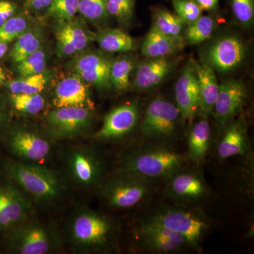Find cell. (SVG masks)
Masks as SVG:
<instances>
[{"instance_id": "cell-1", "label": "cell", "mask_w": 254, "mask_h": 254, "mask_svg": "<svg viewBox=\"0 0 254 254\" xmlns=\"http://www.w3.org/2000/svg\"><path fill=\"white\" fill-rule=\"evenodd\" d=\"M116 222L104 214L84 208L73 217L68 228V238L80 253L109 250L116 240Z\"/></svg>"}, {"instance_id": "cell-2", "label": "cell", "mask_w": 254, "mask_h": 254, "mask_svg": "<svg viewBox=\"0 0 254 254\" xmlns=\"http://www.w3.org/2000/svg\"><path fill=\"white\" fill-rule=\"evenodd\" d=\"M5 168L14 184L39 203H53L63 198L66 192L58 173L41 164L9 160Z\"/></svg>"}, {"instance_id": "cell-3", "label": "cell", "mask_w": 254, "mask_h": 254, "mask_svg": "<svg viewBox=\"0 0 254 254\" xmlns=\"http://www.w3.org/2000/svg\"><path fill=\"white\" fill-rule=\"evenodd\" d=\"M147 145L137 148L125 156L120 173L129 174L151 180L168 178L183 168L185 158L164 143Z\"/></svg>"}, {"instance_id": "cell-4", "label": "cell", "mask_w": 254, "mask_h": 254, "mask_svg": "<svg viewBox=\"0 0 254 254\" xmlns=\"http://www.w3.org/2000/svg\"><path fill=\"white\" fill-rule=\"evenodd\" d=\"M182 119L177 105L163 98H156L147 107L140 129L147 139L165 144L176 138Z\"/></svg>"}, {"instance_id": "cell-5", "label": "cell", "mask_w": 254, "mask_h": 254, "mask_svg": "<svg viewBox=\"0 0 254 254\" xmlns=\"http://www.w3.org/2000/svg\"><path fill=\"white\" fill-rule=\"evenodd\" d=\"M150 182L136 175L118 172L102 186V197L110 208H132L149 194Z\"/></svg>"}, {"instance_id": "cell-6", "label": "cell", "mask_w": 254, "mask_h": 254, "mask_svg": "<svg viewBox=\"0 0 254 254\" xmlns=\"http://www.w3.org/2000/svg\"><path fill=\"white\" fill-rule=\"evenodd\" d=\"M94 109L86 108H56L47 115L48 136L63 140L85 134L91 128Z\"/></svg>"}, {"instance_id": "cell-7", "label": "cell", "mask_w": 254, "mask_h": 254, "mask_svg": "<svg viewBox=\"0 0 254 254\" xmlns=\"http://www.w3.org/2000/svg\"><path fill=\"white\" fill-rule=\"evenodd\" d=\"M150 219L185 237L189 247L196 248L206 232V221L195 212L177 207L159 209Z\"/></svg>"}, {"instance_id": "cell-8", "label": "cell", "mask_w": 254, "mask_h": 254, "mask_svg": "<svg viewBox=\"0 0 254 254\" xmlns=\"http://www.w3.org/2000/svg\"><path fill=\"white\" fill-rule=\"evenodd\" d=\"M66 169L71 180L79 187L98 186L104 176L105 164L101 155L91 147H75L66 159Z\"/></svg>"}, {"instance_id": "cell-9", "label": "cell", "mask_w": 254, "mask_h": 254, "mask_svg": "<svg viewBox=\"0 0 254 254\" xmlns=\"http://www.w3.org/2000/svg\"><path fill=\"white\" fill-rule=\"evenodd\" d=\"M31 198L14 182H0V230L11 231L30 218Z\"/></svg>"}, {"instance_id": "cell-10", "label": "cell", "mask_w": 254, "mask_h": 254, "mask_svg": "<svg viewBox=\"0 0 254 254\" xmlns=\"http://www.w3.org/2000/svg\"><path fill=\"white\" fill-rule=\"evenodd\" d=\"M10 232V247L14 253L46 254L54 250L53 234L35 220L28 219Z\"/></svg>"}, {"instance_id": "cell-11", "label": "cell", "mask_w": 254, "mask_h": 254, "mask_svg": "<svg viewBox=\"0 0 254 254\" xmlns=\"http://www.w3.org/2000/svg\"><path fill=\"white\" fill-rule=\"evenodd\" d=\"M6 144L14 156L31 163L41 164L50 156L53 150L49 139L27 128H17L11 132Z\"/></svg>"}, {"instance_id": "cell-12", "label": "cell", "mask_w": 254, "mask_h": 254, "mask_svg": "<svg viewBox=\"0 0 254 254\" xmlns=\"http://www.w3.org/2000/svg\"><path fill=\"white\" fill-rule=\"evenodd\" d=\"M139 120L138 103H128L119 105L105 116L103 125L93 135L97 141L118 139L131 133Z\"/></svg>"}, {"instance_id": "cell-13", "label": "cell", "mask_w": 254, "mask_h": 254, "mask_svg": "<svg viewBox=\"0 0 254 254\" xmlns=\"http://www.w3.org/2000/svg\"><path fill=\"white\" fill-rule=\"evenodd\" d=\"M136 236L143 249L155 253H170L189 246L185 237L150 218L138 227Z\"/></svg>"}, {"instance_id": "cell-14", "label": "cell", "mask_w": 254, "mask_h": 254, "mask_svg": "<svg viewBox=\"0 0 254 254\" xmlns=\"http://www.w3.org/2000/svg\"><path fill=\"white\" fill-rule=\"evenodd\" d=\"M167 179L168 195L179 201H195L208 195V189L205 180L195 170L182 168Z\"/></svg>"}, {"instance_id": "cell-15", "label": "cell", "mask_w": 254, "mask_h": 254, "mask_svg": "<svg viewBox=\"0 0 254 254\" xmlns=\"http://www.w3.org/2000/svg\"><path fill=\"white\" fill-rule=\"evenodd\" d=\"M247 89L240 81L231 80L219 85V93L213 114L220 127L226 126L245 104Z\"/></svg>"}, {"instance_id": "cell-16", "label": "cell", "mask_w": 254, "mask_h": 254, "mask_svg": "<svg viewBox=\"0 0 254 254\" xmlns=\"http://www.w3.org/2000/svg\"><path fill=\"white\" fill-rule=\"evenodd\" d=\"M77 73L64 78L55 88L53 103L56 108H86L94 109L89 87Z\"/></svg>"}, {"instance_id": "cell-17", "label": "cell", "mask_w": 254, "mask_h": 254, "mask_svg": "<svg viewBox=\"0 0 254 254\" xmlns=\"http://www.w3.org/2000/svg\"><path fill=\"white\" fill-rule=\"evenodd\" d=\"M175 100L182 118L193 120L198 112V87L196 64L190 61L175 86Z\"/></svg>"}, {"instance_id": "cell-18", "label": "cell", "mask_w": 254, "mask_h": 254, "mask_svg": "<svg viewBox=\"0 0 254 254\" xmlns=\"http://www.w3.org/2000/svg\"><path fill=\"white\" fill-rule=\"evenodd\" d=\"M245 55V44L238 37H224L209 50L208 64L213 69L227 72L240 66Z\"/></svg>"}, {"instance_id": "cell-19", "label": "cell", "mask_w": 254, "mask_h": 254, "mask_svg": "<svg viewBox=\"0 0 254 254\" xmlns=\"http://www.w3.org/2000/svg\"><path fill=\"white\" fill-rule=\"evenodd\" d=\"M112 62L113 60L100 53H87L76 59L73 68L86 83L100 89H107L112 86L110 79Z\"/></svg>"}, {"instance_id": "cell-20", "label": "cell", "mask_w": 254, "mask_h": 254, "mask_svg": "<svg viewBox=\"0 0 254 254\" xmlns=\"http://www.w3.org/2000/svg\"><path fill=\"white\" fill-rule=\"evenodd\" d=\"M250 150L245 118L232 122L222 135L217 146L219 158L226 159L236 155L245 156Z\"/></svg>"}, {"instance_id": "cell-21", "label": "cell", "mask_w": 254, "mask_h": 254, "mask_svg": "<svg viewBox=\"0 0 254 254\" xmlns=\"http://www.w3.org/2000/svg\"><path fill=\"white\" fill-rule=\"evenodd\" d=\"M198 87V115L206 118L213 113L219 93V84L215 70L208 64H196Z\"/></svg>"}, {"instance_id": "cell-22", "label": "cell", "mask_w": 254, "mask_h": 254, "mask_svg": "<svg viewBox=\"0 0 254 254\" xmlns=\"http://www.w3.org/2000/svg\"><path fill=\"white\" fill-rule=\"evenodd\" d=\"M173 63L168 58H152L139 63L135 73L134 85L138 89L155 88L170 72Z\"/></svg>"}, {"instance_id": "cell-23", "label": "cell", "mask_w": 254, "mask_h": 254, "mask_svg": "<svg viewBox=\"0 0 254 254\" xmlns=\"http://www.w3.org/2000/svg\"><path fill=\"white\" fill-rule=\"evenodd\" d=\"M183 47L184 43L163 34L153 25L142 43L141 53L148 59L168 58Z\"/></svg>"}, {"instance_id": "cell-24", "label": "cell", "mask_w": 254, "mask_h": 254, "mask_svg": "<svg viewBox=\"0 0 254 254\" xmlns=\"http://www.w3.org/2000/svg\"><path fill=\"white\" fill-rule=\"evenodd\" d=\"M211 129L205 119L195 123L190 128L188 136V157L192 162L203 161L210 145Z\"/></svg>"}, {"instance_id": "cell-25", "label": "cell", "mask_w": 254, "mask_h": 254, "mask_svg": "<svg viewBox=\"0 0 254 254\" xmlns=\"http://www.w3.org/2000/svg\"><path fill=\"white\" fill-rule=\"evenodd\" d=\"M96 41L100 48L108 53H127L136 49L134 39L125 32L116 28L100 31L96 36Z\"/></svg>"}, {"instance_id": "cell-26", "label": "cell", "mask_w": 254, "mask_h": 254, "mask_svg": "<svg viewBox=\"0 0 254 254\" xmlns=\"http://www.w3.org/2000/svg\"><path fill=\"white\" fill-rule=\"evenodd\" d=\"M153 26L159 31L175 41L185 43L182 31L185 23L176 14L164 8L156 7L153 10Z\"/></svg>"}, {"instance_id": "cell-27", "label": "cell", "mask_w": 254, "mask_h": 254, "mask_svg": "<svg viewBox=\"0 0 254 254\" xmlns=\"http://www.w3.org/2000/svg\"><path fill=\"white\" fill-rule=\"evenodd\" d=\"M134 62L130 57L122 56L113 60L110 66V79L112 86L117 91H127L130 86V76Z\"/></svg>"}, {"instance_id": "cell-28", "label": "cell", "mask_w": 254, "mask_h": 254, "mask_svg": "<svg viewBox=\"0 0 254 254\" xmlns=\"http://www.w3.org/2000/svg\"><path fill=\"white\" fill-rule=\"evenodd\" d=\"M215 30V21L212 16H200L190 23L185 31V41L190 45H198L208 40Z\"/></svg>"}, {"instance_id": "cell-29", "label": "cell", "mask_w": 254, "mask_h": 254, "mask_svg": "<svg viewBox=\"0 0 254 254\" xmlns=\"http://www.w3.org/2000/svg\"><path fill=\"white\" fill-rule=\"evenodd\" d=\"M48 81V75L44 71L13 80L8 83L7 87L12 94H37L45 89Z\"/></svg>"}, {"instance_id": "cell-30", "label": "cell", "mask_w": 254, "mask_h": 254, "mask_svg": "<svg viewBox=\"0 0 254 254\" xmlns=\"http://www.w3.org/2000/svg\"><path fill=\"white\" fill-rule=\"evenodd\" d=\"M41 36L36 31H26L16 40L11 51V58L16 63H21L27 57L41 48Z\"/></svg>"}, {"instance_id": "cell-31", "label": "cell", "mask_w": 254, "mask_h": 254, "mask_svg": "<svg viewBox=\"0 0 254 254\" xmlns=\"http://www.w3.org/2000/svg\"><path fill=\"white\" fill-rule=\"evenodd\" d=\"M11 105L18 113L25 115H37L43 110L45 99L41 93L37 94H12L10 95Z\"/></svg>"}, {"instance_id": "cell-32", "label": "cell", "mask_w": 254, "mask_h": 254, "mask_svg": "<svg viewBox=\"0 0 254 254\" xmlns=\"http://www.w3.org/2000/svg\"><path fill=\"white\" fill-rule=\"evenodd\" d=\"M78 12L91 21H103L109 16L107 0H79Z\"/></svg>"}, {"instance_id": "cell-33", "label": "cell", "mask_w": 254, "mask_h": 254, "mask_svg": "<svg viewBox=\"0 0 254 254\" xmlns=\"http://www.w3.org/2000/svg\"><path fill=\"white\" fill-rule=\"evenodd\" d=\"M135 0H107V11L124 25L129 24L134 14Z\"/></svg>"}, {"instance_id": "cell-34", "label": "cell", "mask_w": 254, "mask_h": 254, "mask_svg": "<svg viewBox=\"0 0 254 254\" xmlns=\"http://www.w3.org/2000/svg\"><path fill=\"white\" fill-rule=\"evenodd\" d=\"M79 0H53L48 15L62 21H69L78 12Z\"/></svg>"}, {"instance_id": "cell-35", "label": "cell", "mask_w": 254, "mask_h": 254, "mask_svg": "<svg viewBox=\"0 0 254 254\" xmlns=\"http://www.w3.org/2000/svg\"><path fill=\"white\" fill-rule=\"evenodd\" d=\"M27 27L26 18L21 16H11L0 26V42L7 44L16 41L26 31Z\"/></svg>"}, {"instance_id": "cell-36", "label": "cell", "mask_w": 254, "mask_h": 254, "mask_svg": "<svg viewBox=\"0 0 254 254\" xmlns=\"http://www.w3.org/2000/svg\"><path fill=\"white\" fill-rule=\"evenodd\" d=\"M46 55L41 49L32 53L26 59L18 63V72L21 76H31L44 72L46 67Z\"/></svg>"}, {"instance_id": "cell-37", "label": "cell", "mask_w": 254, "mask_h": 254, "mask_svg": "<svg viewBox=\"0 0 254 254\" xmlns=\"http://www.w3.org/2000/svg\"><path fill=\"white\" fill-rule=\"evenodd\" d=\"M172 4L175 14L185 24H190L202 16L203 10L194 0H172Z\"/></svg>"}, {"instance_id": "cell-38", "label": "cell", "mask_w": 254, "mask_h": 254, "mask_svg": "<svg viewBox=\"0 0 254 254\" xmlns=\"http://www.w3.org/2000/svg\"><path fill=\"white\" fill-rule=\"evenodd\" d=\"M234 16L240 24L247 27L253 23L254 0H230Z\"/></svg>"}, {"instance_id": "cell-39", "label": "cell", "mask_w": 254, "mask_h": 254, "mask_svg": "<svg viewBox=\"0 0 254 254\" xmlns=\"http://www.w3.org/2000/svg\"><path fill=\"white\" fill-rule=\"evenodd\" d=\"M62 29L70 38L77 52L81 51L88 46L90 42L89 35L81 27V25L75 23H68Z\"/></svg>"}, {"instance_id": "cell-40", "label": "cell", "mask_w": 254, "mask_h": 254, "mask_svg": "<svg viewBox=\"0 0 254 254\" xmlns=\"http://www.w3.org/2000/svg\"><path fill=\"white\" fill-rule=\"evenodd\" d=\"M57 42H58V48L60 54L64 56H71L77 52L72 41L70 40L67 35L60 29L56 35Z\"/></svg>"}, {"instance_id": "cell-41", "label": "cell", "mask_w": 254, "mask_h": 254, "mask_svg": "<svg viewBox=\"0 0 254 254\" xmlns=\"http://www.w3.org/2000/svg\"><path fill=\"white\" fill-rule=\"evenodd\" d=\"M16 6L11 1L0 0V26L13 16Z\"/></svg>"}, {"instance_id": "cell-42", "label": "cell", "mask_w": 254, "mask_h": 254, "mask_svg": "<svg viewBox=\"0 0 254 254\" xmlns=\"http://www.w3.org/2000/svg\"><path fill=\"white\" fill-rule=\"evenodd\" d=\"M203 11H211L216 9L219 0H194Z\"/></svg>"}, {"instance_id": "cell-43", "label": "cell", "mask_w": 254, "mask_h": 254, "mask_svg": "<svg viewBox=\"0 0 254 254\" xmlns=\"http://www.w3.org/2000/svg\"><path fill=\"white\" fill-rule=\"evenodd\" d=\"M28 6L35 10H42L48 8L53 0H26Z\"/></svg>"}, {"instance_id": "cell-44", "label": "cell", "mask_w": 254, "mask_h": 254, "mask_svg": "<svg viewBox=\"0 0 254 254\" xmlns=\"http://www.w3.org/2000/svg\"><path fill=\"white\" fill-rule=\"evenodd\" d=\"M7 50V44H6V43H2V42H0V59L4 56V55L6 54Z\"/></svg>"}, {"instance_id": "cell-45", "label": "cell", "mask_w": 254, "mask_h": 254, "mask_svg": "<svg viewBox=\"0 0 254 254\" xmlns=\"http://www.w3.org/2000/svg\"><path fill=\"white\" fill-rule=\"evenodd\" d=\"M6 73H5L4 69H3L2 68L0 67V86L4 84L5 82H6Z\"/></svg>"}, {"instance_id": "cell-46", "label": "cell", "mask_w": 254, "mask_h": 254, "mask_svg": "<svg viewBox=\"0 0 254 254\" xmlns=\"http://www.w3.org/2000/svg\"><path fill=\"white\" fill-rule=\"evenodd\" d=\"M2 113H1V110H0V124H1V121H2Z\"/></svg>"}]
</instances>
